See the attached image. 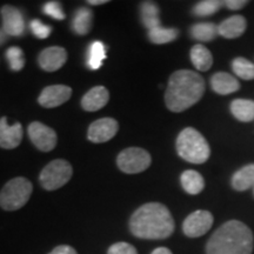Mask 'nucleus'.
I'll return each instance as SVG.
<instances>
[{
  "label": "nucleus",
  "mask_w": 254,
  "mask_h": 254,
  "mask_svg": "<svg viewBox=\"0 0 254 254\" xmlns=\"http://www.w3.org/2000/svg\"><path fill=\"white\" fill-rule=\"evenodd\" d=\"M174 219L166 206L160 202H147L139 207L129 219V230L136 238L161 240L172 236Z\"/></svg>",
  "instance_id": "nucleus-1"
},
{
  "label": "nucleus",
  "mask_w": 254,
  "mask_h": 254,
  "mask_svg": "<svg viewBox=\"0 0 254 254\" xmlns=\"http://www.w3.org/2000/svg\"><path fill=\"white\" fill-rule=\"evenodd\" d=\"M205 93V80L199 73L179 69L170 77L165 92V104L172 112L189 110L201 99Z\"/></svg>",
  "instance_id": "nucleus-2"
},
{
  "label": "nucleus",
  "mask_w": 254,
  "mask_h": 254,
  "mask_svg": "<svg viewBox=\"0 0 254 254\" xmlns=\"http://www.w3.org/2000/svg\"><path fill=\"white\" fill-rule=\"evenodd\" d=\"M254 238L251 228L239 220L221 225L209 238L207 254H252Z\"/></svg>",
  "instance_id": "nucleus-3"
},
{
  "label": "nucleus",
  "mask_w": 254,
  "mask_h": 254,
  "mask_svg": "<svg viewBox=\"0 0 254 254\" xmlns=\"http://www.w3.org/2000/svg\"><path fill=\"white\" fill-rule=\"evenodd\" d=\"M177 152L190 164H204L211 155V148L206 139L193 127H186L177 138Z\"/></svg>",
  "instance_id": "nucleus-4"
},
{
  "label": "nucleus",
  "mask_w": 254,
  "mask_h": 254,
  "mask_svg": "<svg viewBox=\"0 0 254 254\" xmlns=\"http://www.w3.org/2000/svg\"><path fill=\"white\" fill-rule=\"evenodd\" d=\"M33 186L24 177H17L7 182L0 190V207L5 211H17L27 204Z\"/></svg>",
  "instance_id": "nucleus-5"
},
{
  "label": "nucleus",
  "mask_w": 254,
  "mask_h": 254,
  "mask_svg": "<svg viewBox=\"0 0 254 254\" xmlns=\"http://www.w3.org/2000/svg\"><path fill=\"white\" fill-rule=\"evenodd\" d=\"M72 165L64 159H57L44 167L40 173L39 182L45 190H55L65 186L72 178Z\"/></svg>",
  "instance_id": "nucleus-6"
},
{
  "label": "nucleus",
  "mask_w": 254,
  "mask_h": 254,
  "mask_svg": "<svg viewBox=\"0 0 254 254\" xmlns=\"http://www.w3.org/2000/svg\"><path fill=\"white\" fill-rule=\"evenodd\" d=\"M152 158L150 153L140 147H128L120 152L117 158L119 170L127 174H136L144 172L150 167Z\"/></svg>",
  "instance_id": "nucleus-7"
},
{
  "label": "nucleus",
  "mask_w": 254,
  "mask_h": 254,
  "mask_svg": "<svg viewBox=\"0 0 254 254\" xmlns=\"http://www.w3.org/2000/svg\"><path fill=\"white\" fill-rule=\"evenodd\" d=\"M213 221L214 219L211 212L199 209L190 213L184 220L183 231L189 238H199L211 230Z\"/></svg>",
  "instance_id": "nucleus-8"
},
{
  "label": "nucleus",
  "mask_w": 254,
  "mask_h": 254,
  "mask_svg": "<svg viewBox=\"0 0 254 254\" xmlns=\"http://www.w3.org/2000/svg\"><path fill=\"white\" fill-rule=\"evenodd\" d=\"M27 132L32 144L36 146L39 151L50 152L55 150L57 140H58L55 129L39 122H34L30 124Z\"/></svg>",
  "instance_id": "nucleus-9"
},
{
  "label": "nucleus",
  "mask_w": 254,
  "mask_h": 254,
  "mask_svg": "<svg viewBox=\"0 0 254 254\" xmlns=\"http://www.w3.org/2000/svg\"><path fill=\"white\" fill-rule=\"evenodd\" d=\"M119 129V124L113 118H101L95 120L88 127V140L95 144L106 142L114 138Z\"/></svg>",
  "instance_id": "nucleus-10"
},
{
  "label": "nucleus",
  "mask_w": 254,
  "mask_h": 254,
  "mask_svg": "<svg viewBox=\"0 0 254 254\" xmlns=\"http://www.w3.org/2000/svg\"><path fill=\"white\" fill-rule=\"evenodd\" d=\"M2 19V30L7 36L21 37L25 33L24 15L17 7L5 5L0 9Z\"/></svg>",
  "instance_id": "nucleus-11"
},
{
  "label": "nucleus",
  "mask_w": 254,
  "mask_h": 254,
  "mask_svg": "<svg viewBox=\"0 0 254 254\" xmlns=\"http://www.w3.org/2000/svg\"><path fill=\"white\" fill-rule=\"evenodd\" d=\"M72 95V88L66 85H52L41 91L38 103L45 109H55L65 104Z\"/></svg>",
  "instance_id": "nucleus-12"
},
{
  "label": "nucleus",
  "mask_w": 254,
  "mask_h": 254,
  "mask_svg": "<svg viewBox=\"0 0 254 254\" xmlns=\"http://www.w3.org/2000/svg\"><path fill=\"white\" fill-rule=\"evenodd\" d=\"M67 60V52L60 46L47 47L38 57L39 66L46 72H56L65 65Z\"/></svg>",
  "instance_id": "nucleus-13"
},
{
  "label": "nucleus",
  "mask_w": 254,
  "mask_h": 254,
  "mask_svg": "<svg viewBox=\"0 0 254 254\" xmlns=\"http://www.w3.org/2000/svg\"><path fill=\"white\" fill-rule=\"evenodd\" d=\"M23 126L20 123L8 125L7 118H0V147L4 150H13L23 140Z\"/></svg>",
  "instance_id": "nucleus-14"
},
{
  "label": "nucleus",
  "mask_w": 254,
  "mask_h": 254,
  "mask_svg": "<svg viewBox=\"0 0 254 254\" xmlns=\"http://www.w3.org/2000/svg\"><path fill=\"white\" fill-rule=\"evenodd\" d=\"M110 93L104 86H95L91 88L81 99V107L87 112H95L109 103Z\"/></svg>",
  "instance_id": "nucleus-15"
},
{
  "label": "nucleus",
  "mask_w": 254,
  "mask_h": 254,
  "mask_svg": "<svg viewBox=\"0 0 254 254\" xmlns=\"http://www.w3.org/2000/svg\"><path fill=\"white\" fill-rule=\"evenodd\" d=\"M247 21L243 15H233L225 19L218 26V33L226 39H236L245 33Z\"/></svg>",
  "instance_id": "nucleus-16"
},
{
  "label": "nucleus",
  "mask_w": 254,
  "mask_h": 254,
  "mask_svg": "<svg viewBox=\"0 0 254 254\" xmlns=\"http://www.w3.org/2000/svg\"><path fill=\"white\" fill-rule=\"evenodd\" d=\"M211 86L215 93L227 95L234 93L240 88V82L233 75L226 72H218L212 75Z\"/></svg>",
  "instance_id": "nucleus-17"
},
{
  "label": "nucleus",
  "mask_w": 254,
  "mask_h": 254,
  "mask_svg": "<svg viewBox=\"0 0 254 254\" xmlns=\"http://www.w3.org/2000/svg\"><path fill=\"white\" fill-rule=\"evenodd\" d=\"M93 13L90 8L80 7L75 11L72 19V30L78 36H86L92 28Z\"/></svg>",
  "instance_id": "nucleus-18"
},
{
  "label": "nucleus",
  "mask_w": 254,
  "mask_h": 254,
  "mask_svg": "<svg viewBox=\"0 0 254 254\" xmlns=\"http://www.w3.org/2000/svg\"><path fill=\"white\" fill-rule=\"evenodd\" d=\"M190 62L198 71L206 72L213 65V57L209 50L206 49L204 45L196 44L190 50Z\"/></svg>",
  "instance_id": "nucleus-19"
},
{
  "label": "nucleus",
  "mask_w": 254,
  "mask_h": 254,
  "mask_svg": "<svg viewBox=\"0 0 254 254\" xmlns=\"http://www.w3.org/2000/svg\"><path fill=\"white\" fill-rule=\"evenodd\" d=\"M180 183H182V186L185 190V192L192 195L199 194L205 189L204 178L199 172L193 170L185 171L180 177Z\"/></svg>",
  "instance_id": "nucleus-20"
},
{
  "label": "nucleus",
  "mask_w": 254,
  "mask_h": 254,
  "mask_svg": "<svg viewBox=\"0 0 254 254\" xmlns=\"http://www.w3.org/2000/svg\"><path fill=\"white\" fill-rule=\"evenodd\" d=\"M254 186V164L240 168L232 177V187L238 192H243Z\"/></svg>",
  "instance_id": "nucleus-21"
},
{
  "label": "nucleus",
  "mask_w": 254,
  "mask_h": 254,
  "mask_svg": "<svg viewBox=\"0 0 254 254\" xmlns=\"http://www.w3.org/2000/svg\"><path fill=\"white\" fill-rule=\"evenodd\" d=\"M231 112L239 122L250 123L254 120V101L236 99L231 103Z\"/></svg>",
  "instance_id": "nucleus-22"
},
{
  "label": "nucleus",
  "mask_w": 254,
  "mask_h": 254,
  "mask_svg": "<svg viewBox=\"0 0 254 254\" xmlns=\"http://www.w3.org/2000/svg\"><path fill=\"white\" fill-rule=\"evenodd\" d=\"M106 58V46L101 41H93L87 49L86 65L92 71H97L103 66Z\"/></svg>",
  "instance_id": "nucleus-23"
},
{
  "label": "nucleus",
  "mask_w": 254,
  "mask_h": 254,
  "mask_svg": "<svg viewBox=\"0 0 254 254\" xmlns=\"http://www.w3.org/2000/svg\"><path fill=\"white\" fill-rule=\"evenodd\" d=\"M159 11L158 5L152 1H144L140 6V14H141V21L144 26L147 28L148 31L153 30V28L161 26L160 25V18H159Z\"/></svg>",
  "instance_id": "nucleus-24"
},
{
  "label": "nucleus",
  "mask_w": 254,
  "mask_h": 254,
  "mask_svg": "<svg viewBox=\"0 0 254 254\" xmlns=\"http://www.w3.org/2000/svg\"><path fill=\"white\" fill-rule=\"evenodd\" d=\"M190 37L193 39L207 43L215 39L218 36V26L213 23H198L190 27Z\"/></svg>",
  "instance_id": "nucleus-25"
},
{
  "label": "nucleus",
  "mask_w": 254,
  "mask_h": 254,
  "mask_svg": "<svg viewBox=\"0 0 254 254\" xmlns=\"http://www.w3.org/2000/svg\"><path fill=\"white\" fill-rule=\"evenodd\" d=\"M178 37H179V30H177V28L158 26L148 31V39L151 40V43L157 44V45L172 43Z\"/></svg>",
  "instance_id": "nucleus-26"
},
{
  "label": "nucleus",
  "mask_w": 254,
  "mask_h": 254,
  "mask_svg": "<svg viewBox=\"0 0 254 254\" xmlns=\"http://www.w3.org/2000/svg\"><path fill=\"white\" fill-rule=\"evenodd\" d=\"M5 58L8 63V67L13 72H20L25 67V56L23 50L18 46H11L6 50Z\"/></svg>",
  "instance_id": "nucleus-27"
},
{
  "label": "nucleus",
  "mask_w": 254,
  "mask_h": 254,
  "mask_svg": "<svg viewBox=\"0 0 254 254\" xmlns=\"http://www.w3.org/2000/svg\"><path fill=\"white\" fill-rule=\"evenodd\" d=\"M232 68L240 79H244V80L254 79V64L249 59L238 57L232 62Z\"/></svg>",
  "instance_id": "nucleus-28"
},
{
  "label": "nucleus",
  "mask_w": 254,
  "mask_h": 254,
  "mask_svg": "<svg viewBox=\"0 0 254 254\" xmlns=\"http://www.w3.org/2000/svg\"><path fill=\"white\" fill-rule=\"evenodd\" d=\"M224 6V1L218 0H204L196 4L192 9V13L196 17H209L219 11V8Z\"/></svg>",
  "instance_id": "nucleus-29"
},
{
  "label": "nucleus",
  "mask_w": 254,
  "mask_h": 254,
  "mask_svg": "<svg viewBox=\"0 0 254 254\" xmlns=\"http://www.w3.org/2000/svg\"><path fill=\"white\" fill-rule=\"evenodd\" d=\"M43 12L56 20H64L66 18L63 6L58 1H49L43 6Z\"/></svg>",
  "instance_id": "nucleus-30"
},
{
  "label": "nucleus",
  "mask_w": 254,
  "mask_h": 254,
  "mask_svg": "<svg viewBox=\"0 0 254 254\" xmlns=\"http://www.w3.org/2000/svg\"><path fill=\"white\" fill-rule=\"evenodd\" d=\"M31 32L33 36H36L38 39H46L50 37L51 32H52V27L50 25L44 24L39 19H34L30 23Z\"/></svg>",
  "instance_id": "nucleus-31"
},
{
  "label": "nucleus",
  "mask_w": 254,
  "mask_h": 254,
  "mask_svg": "<svg viewBox=\"0 0 254 254\" xmlns=\"http://www.w3.org/2000/svg\"><path fill=\"white\" fill-rule=\"evenodd\" d=\"M107 254H138L135 247L127 243L113 244L107 251Z\"/></svg>",
  "instance_id": "nucleus-32"
},
{
  "label": "nucleus",
  "mask_w": 254,
  "mask_h": 254,
  "mask_svg": "<svg viewBox=\"0 0 254 254\" xmlns=\"http://www.w3.org/2000/svg\"><path fill=\"white\" fill-rule=\"evenodd\" d=\"M247 4H249V1H246V0H226V1H224V5L232 11L244 8Z\"/></svg>",
  "instance_id": "nucleus-33"
},
{
  "label": "nucleus",
  "mask_w": 254,
  "mask_h": 254,
  "mask_svg": "<svg viewBox=\"0 0 254 254\" xmlns=\"http://www.w3.org/2000/svg\"><path fill=\"white\" fill-rule=\"evenodd\" d=\"M49 254H78V253H77V251H75L71 246L62 245V246L56 247V249L51 251Z\"/></svg>",
  "instance_id": "nucleus-34"
},
{
  "label": "nucleus",
  "mask_w": 254,
  "mask_h": 254,
  "mask_svg": "<svg viewBox=\"0 0 254 254\" xmlns=\"http://www.w3.org/2000/svg\"><path fill=\"white\" fill-rule=\"evenodd\" d=\"M151 254H173V253L168 249H166V247H159V249H155Z\"/></svg>",
  "instance_id": "nucleus-35"
},
{
  "label": "nucleus",
  "mask_w": 254,
  "mask_h": 254,
  "mask_svg": "<svg viewBox=\"0 0 254 254\" xmlns=\"http://www.w3.org/2000/svg\"><path fill=\"white\" fill-rule=\"evenodd\" d=\"M7 37H8L7 34H6L5 31L1 28V30H0V46H2L6 43V40H7Z\"/></svg>",
  "instance_id": "nucleus-36"
},
{
  "label": "nucleus",
  "mask_w": 254,
  "mask_h": 254,
  "mask_svg": "<svg viewBox=\"0 0 254 254\" xmlns=\"http://www.w3.org/2000/svg\"><path fill=\"white\" fill-rule=\"evenodd\" d=\"M106 2H109V1H107V0H88L87 4H88V5H94V6H97V5L106 4Z\"/></svg>",
  "instance_id": "nucleus-37"
}]
</instances>
